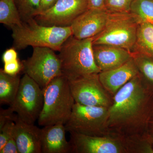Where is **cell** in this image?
Instances as JSON below:
<instances>
[{
	"mask_svg": "<svg viewBox=\"0 0 153 153\" xmlns=\"http://www.w3.org/2000/svg\"><path fill=\"white\" fill-rule=\"evenodd\" d=\"M153 114V94L138 74L113 97L108 109L109 135L123 139L146 137Z\"/></svg>",
	"mask_w": 153,
	"mask_h": 153,
	"instance_id": "1",
	"label": "cell"
},
{
	"mask_svg": "<svg viewBox=\"0 0 153 153\" xmlns=\"http://www.w3.org/2000/svg\"><path fill=\"white\" fill-rule=\"evenodd\" d=\"M13 47L22 50L29 46L48 47L60 51L62 45L73 36L70 27L46 26L40 25L34 18L24 21L11 28Z\"/></svg>",
	"mask_w": 153,
	"mask_h": 153,
	"instance_id": "2",
	"label": "cell"
},
{
	"mask_svg": "<svg viewBox=\"0 0 153 153\" xmlns=\"http://www.w3.org/2000/svg\"><path fill=\"white\" fill-rule=\"evenodd\" d=\"M43 90L44 105L38 120V125L44 127L66 124L75 103L68 78L63 74L57 76Z\"/></svg>",
	"mask_w": 153,
	"mask_h": 153,
	"instance_id": "3",
	"label": "cell"
},
{
	"mask_svg": "<svg viewBox=\"0 0 153 153\" xmlns=\"http://www.w3.org/2000/svg\"><path fill=\"white\" fill-rule=\"evenodd\" d=\"M93 38L78 39L72 36L59 51L62 74L68 79L101 72L96 64Z\"/></svg>",
	"mask_w": 153,
	"mask_h": 153,
	"instance_id": "4",
	"label": "cell"
},
{
	"mask_svg": "<svg viewBox=\"0 0 153 153\" xmlns=\"http://www.w3.org/2000/svg\"><path fill=\"white\" fill-rule=\"evenodd\" d=\"M138 25L130 12L109 13L104 29L93 38V45H110L131 52L136 41Z\"/></svg>",
	"mask_w": 153,
	"mask_h": 153,
	"instance_id": "5",
	"label": "cell"
},
{
	"mask_svg": "<svg viewBox=\"0 0 153 153\" xmlns=\"http://www.w3.org/2000/svg\"><path fill=\"white\" fill-rule=\"evenodd\" d=\"M108 108L86 106L75 102L65 125L66 131L91 136H110L107 127Z\"/></svg>",
	"mask_w": 153,
	"mask_h": 153,
	"instance_id": "6",
	"label": "cell"
},
{
	"mask_svg": "<svg viewBox=\"0 0 153 153\" xmlns=\"http://www.w3.org/2000/svg\"><path fill=\"white\" fill-rule=\"evenodd\" d=\"M32 56L22 61V71L43 89L55 77L62 75L61 62L53 49L33 47Z\"/></svg>",
	"mask_w": 153,
	"mask_h": 153,
	"instance_id": "7",
	"label": "cell"
},
{
	"mask_svg": "<svg viewBox=\"0 0 153 153\" xmlns=\"http://www.w3.org/2000/svg\"><path fill=\"white\" fill-rule=\"evenodd\" d=\"M44 101L43 89L25 74L21 78L16 98L10 107L23 121L34 124L41 114Z\"/></svg>",
	"mask_w": 153,
	"mask_h": 153,
	"instance_id": "8",
	"label": "cell"
},
{
	"mask_svg": "<svg viewBox=\"0 0 153 153\" xmlns=\"http://www.w3.org/2000/svg\"><path fill=\"white\" fill-rule=\"evenodd\" d=\"M68 81L76 103L106 108H109L112 104L113 97L102 84L99 74L69 79Z\"/></svg>",
	"mask_w": 153,
	"mask_h": 153,
	"instance_id": "9",
	"label": "cell"
},
{
	"mask_svg": "<svg viewBox=\"0 0 153 153\" xmlns=\"http://www.w3.org/2000/svg\"><path fill=\"white\" fill-rule=\"evenodd\" d=\"M71 153H128L126 140L113 136H91L70 132Z\"/></svg>",
	"mask_w": 153,
	"mask_h": 153,
	"instance_id": "10",
	"label": "cell"
},
{
	"mask_svg": "<svg viewBox=\"0 0 153 153\" xmlns=\"http://www.w3.org/2000/svg\"><path fill=\"white\" fill-rule=\"evenodd\" d=\"M88 9L86 0H58L51 8L38 14L34 19L44 26L70 27Z\"/></svg>",
	"mask_w": 153,
	"mask_h": 153,
	"instance_id": "11",
	"label": "cell"
},
{
	"mask_svg": "<svg viewBox=\"0 0 153 153\" xmlns=\"http://www.w3.org/2000/svg\"><path fill=\"white\" fill-rule=\"evenodd\" d=\"M108 15L105 9H88L71 24L73 36L78 39L94 38L104 29Z\"/></svg>",
	"mask_w": 153,
	"mask_h": 153,
	"instance_id": "12",
	"label": "cell"
},
{
	"mask_svg": "<svg viewBox=\"0 0 153 153\" xmlns=\"http://www.w3.org/2000/svg\"><path fill=\"white\" fill-rule=\"evenodd\" d=\"M14 121L13 137L19 153H42L41 128L23 121L17 114Z\"/></svg>",
	"mask_w": 153,
	"mask_h": 153,
	"instance_id": "13",
	"label": "cell"
},
{
	"mask_svg": "<svg viewBox=\"0 0 153 153\" xmlns=\"http://www.w3.org/2000/svg\"><path fill=\"white\" fill-rule=\"evenodd\" d=\"M139 74L132 57L117 68L99 73L100 80L105 90L113 97L123 86Z\"/></svg>",
	"mask_w": 153,
	"mask_h": 153,
	"instance_id": "14",
	"label": "cell"
},
{
	"mask_svg": "<svg viewBox=\"0 0 153 153\" xmlns=\"http://www.w3.org/2000/svg\"><path fill=\"white\" fill-rule=\"evenodd\" d=\"M93 50L96 64L101 71L117 68L132 58L131 52L115 46L93 45Z\"/></svg>",
	"mask_w": 153,
	"mask_h": 153,
	"instance_id": "15",
	"label": "cell"
},
{
	"mask_svg": "<svg viewBox=\"0 0 153 153\" xmlns=\"http://www.w3.org/2000/svg\"><path fill=\"white\" fill-rule=\"evenodd\" d=\"M65 125L45 126L41 128L42 153H71L70 143L66 140Z\"/></svg>",
	"mask_w": 153,
	"mask_h": 153,
	"instance_id": "16",
	"label": "cell"
},
{
	"mask_svg": "<svg viewBox=\"0 0 153 153\" xmlns=\"http://www.w3.org/2000/svg\"><path fill=\"white\" fill-rule=\"evenodd\" d=\"M21 78L19 74L11 75L0 69V103L10 105L19 91Z\"/></svg>",
	"mask_w": 153,
	"mask_h": 153,
	"instance_id": "17",
	"label": "cell"
},
{
	"mask_svg": "<svg viewBox=\"0 0 153 153\" xmlns=\"http://www.w3.org/2000/svg\"><path fill=\"white\" fill-rule=\"evenodd\" d=\"M132 57L144 83L153 94V55L131 52Z\"/></svg>",
	"mask_w": 153,
	"mask_h": 153,
	"instance_id": "18",
	"label": "cell"
},
{
	"mask_svg": "<svg viewBox=\"0 0 153 153\" xmlns=\"http://www.w3.org/2000/svg\"><path fill=\"white\" fill-rule=\"evenodd\" d=\"M153 55V23H139L137 39L132 52Z\"/></svg>",
	"mask_w": 153,
	"mask_h": 153,
	"instance_id": "19",
	"label": "cell"
},
{
	"mask_svg": "<svg viewBox=\"0 0 153 153\" xmlns=\"http://www.w3.org/2000/svg\"><path fill=\"white\" fill-rule=\"evenodd\" d=\"M22 22L14 0H0V23L11 28Z\"/></svg>",
	"mask_w": 153,
	"mask_h": 153,
	"instance_id": "20",
	"label": "cell"
},
{
	"mask_svg": "<svg viewBox=\"0 0 153 153\" xmlns=\"http://www.w3.org/2000/svg\"><path fill=\"white\" fill-rule=\"evenodd\" d=\"M130 13L139 24L142 22L153 23V0H134Z\"/></svg>",
	"mask_w": 153,
	"mask_h": 153,
	"instance_id": "21",
	"label": "cell"
},
{
	"mask_svg": "<svg viewBox=\"0 0 153 153\" xmlns=\"http://www.w3.org/2000/svg\"><path fill=\"white\" fill-rule=\"evenodd\" d=\"M22 21L34 18L40 13V0H14Z\"/></svg>",
	"mask_w": 153,
	"mask_h": 153,
	"instance_id": "22",
	"label": "cell"
},
{
	"mask_svg": "<svg viewBox=\"0 0 153 153\" xmlns=\"http://www.w3.org/2000/svg\"><path fill=\"white\" fill-rule=\"evenodd\" d=\"M134 0H105V10L108 13H128Z\"/></svg>",
	"mask_w": 153,
	"mask_h": 153,
	"instance_id": "23",
	"label": "cell"
},
{
	"mask_svg": "<svg viewBox=\"0 0 153 153\" xmlns=\"http://www.w3.org/2000/svg\"><path fill=\"white\" fill-rule=\"evenodd\" d=\"M15 122L8 121L2 127L0 128V149L6 144L8 140L13 137V131Z\"/></svg>",
	"mask_w": 153,
	"mask_h": 153,
	"instance_id": "24",
	"label": "cell"
},
{
	"mask_svg": "<svg viewBox=\"0 0 153 153\" xmlns=\"http://www.w3.org/2000/svg\"><path fill=\"white\" fill-rule=\"evenodd\" d=\"M3 69L5 73L9 75H18L22 71V62H20L18 59L12 62L4 63Z\"/></svg>",
	"mask_w": 153,
	"mask_h": 153,
	"instance_id": "25",
	"label": "cell"
},
{
	"mask_svg": "<svg viewBox=\"0 0 153 153\" xmlns=\"http://www.w3.org/2000/svg\"><path fill=\"white\" fill-rule=\"evenodd\" d=\"M0 153H19L16 143L13 137H11L4 146L0 149Z\"/></svg>",
	"mask_w": 153,
	"mask_h": 153,
	"instance_id": "26",
	"label": "cell"
},
{
	"mask_svg": "<svg viewBox=\"0 0 153 153\" xmlns=\"http://www.w3.org/2000/svg\"><path fill=\"white\" fill-rule=\"evenodd\" d=\"M16 49L13 48L7 49L3 53L2 59L4 63L12 62L18 59Z\"/></svg>",
	"mask_w": 153,
	"mask_h": 153,
	"instance_id": "27",
	"label": "cell"
},
{
	"mask_svg": "<svg viewBox=\"0 0 153 153\" xmlns=\"http://www.w3.org/2000/svg\"><path fill=\"white\" fill-rule=\"evenodd\" d=\"M88 8L105 9V0H86Z\"/></svg>",
	"mask_w": 153,
	"mask_h": 153,
	"instance_id": "28",
	"label": "cell"
},
{
	"mask_svg": "<svg viewBox=\"0 0 153 153\" xmlns=\"http://www.w3.org/2000/svg\"><path fill=\"white\" fill-rule=\"evenodd\" d=\"M57 1L58 0H40V13L39 14L51 8Z\"/></svg>",
	"mask_w": 153,
	"mask_h": 153,
	"instance_id": "29",
	"label": "cell"
},
{
	"mask_svg": "<svg viewBox=\"0 0 153 153\" xmlns=\"http://www.w3.org/2000/svg\"><path fill=\"white\" fill-rule=\"evenodd\" d=\"M146 136L153 148V114L148 123Z\"/></svg>",
	"mask_w": 153,
	"mask_h": 153,
	"instance_id": "30",
	"label": "cell"
}]
</instances>
